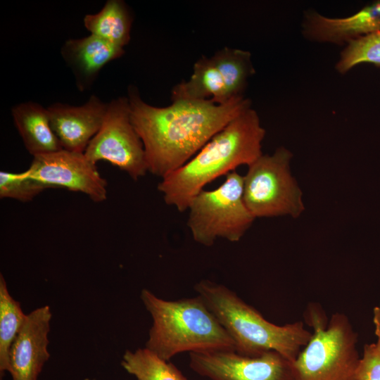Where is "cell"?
<instances>
[{
	"label": "cell",
	"instance_id": "obj_22",
	"mask_svg": "<svg viewBox=\"0 0 380 380\" xmlns=\"http://www.w3.org/2000/svg\"><path fill=\"white\" fill-rule=\"evenodd\" d=\"M51 188L32 177L27 170L23 172H0V197L22 202L32 201L45 189Z\"/></svg>",
	"mask_w": 380,
	"mask_h": 380
},
{
	"label": "cell",
	"instance_id": "obj_7",
	"mask_svg": "<svg viewBox=\"0 0 380 380\" xmlns=\"http://www.w3.org/2000/svg\"><path fill=\"white\" fill-rule=\"evenodd\" d=\"M357 343L348 317L334 313L326 328L313 330L293 362L296 380H355L360 360Z\"/></svg>",
	"mask_w": 380,
	"mask_h": 380
},
{
	"label": "cell",
	"instance_id": "obj_14",
	"mask_svg": "<svg viewBox=\"0 0 380 380\" xmlns=\"http://www.w3.org/2000/svg\"><path fill=\"white\" fill-rule=\"evenodd\" d=\"M61 53L72 70L77 88L84 91L92 86L101 70L109 62L121 57L125 50L90 34L66 40Z\"/></svg>",
	"mask_w": 380,
	"mask_h": 380
},
{
	"label": "cell",
	"instance_id": "obj_9",
	"mask_svg": "<svg viewBox=\"0 0 380 380\" xmlns=\"http://www.w3.org/2000/svg\"><path fill=\"white\" fill-rule=\"evenodd\" d=\"M189 367L210 380H296L293 362L274 350L255 357L234 350L193 352Z\"/></svg>",
	"mask_w": 380,
	"mask_h": 380
},
{
	"label": "cell",
	"instance_id": "obj_15",
	"mask_svg": "<svg viewBox=\"0 0 380 380\" xmlns=\"http://www.w3.org/2000/svg\"><path fill=\"white\" fill-rule=\"evenodd\" d=\"M13 123L27 151L34 157L63 149L50 122L47 108L34 101L13 106Z\"/></svg>",
	"mask_w": 380,
	"mask_h": 380
},
{
	"label": "cell",
	"instance_id": "obj_19",
	"mask_svg": "<svg viewBox=\"0 0 380 380\" xmlns=\"http://www.w3.org/2000/svg\"><path fill=\"white\" fill-rule=\"evenodd\" d=\"M121 365L137 380H187L172 363L165 360L146 348L126 350Z\"/></svg>",
	"mask_w": 380,
	"mask_h": 380
},
{
	"label": "cell",
	"instance_id": "obj_20",
	"mask_svg": "<svg viewBox=\"0 0 380 380\" xmlns=\"http://www.w3.org/2000/svg\"><path fill=\"white\" fill-rule=\"evenodd\" d=\"M20 303L10 294L6 280L0 274V376L8 369L9 352L25 319Z\"/></svg>",
	"mask_w": 380,
	"mask_h": 380
},
{
	"label": "cell",
	"instance_id": "obj_5",
	"mask_svg": "<svg viewBox=\"0 0 380 380\" xmlns=\"http://www.w3.org/2000/svg\"><path fill=\"white\" fill-rule=\"evenodd\" d=\"M243 176L236 171L212 191L203 189L191 201L187 220L194 240L213 245L217 238L240 241L255 219L243 200Z\"/></svg>",
	"mask_w": 380,
	"mask_h": 380
},
{
	"label": "cell",
	"instance_id": "obj_1",
	"mask_svg": "<svg viewBox=\"0 0 380 380\" xmlns=\"http://www.w3.org/2000/svg\"><path fill=\"white\" fill-rule=\"evenodd\" d=\"M127 98L133 126L140 137L148 172L163 178L182 167L230 121L251 108L243 96L224 104L178 100L166 107L145 102L134 86Z\"/></svg>",
	"mask_w": 380,
	"mask_h": 380
},
{
	"label": "cell",
	"instance_id": "obj_11",
	"mask_svg": "<svg viewBox=\"0 0 380 380\" xmlns=\"http://www.w3.org/2000/svg\"><path fill=\"white\" fill-rule=\"evenodd\" d=\"M51 317L49 305L26 315L9 352L8 372L12 380H38L50 357L48 336Z\"/></svg>",
	"mask_w": 380,
	"mask_h": 380
},
{
	"label": "cell",
	"instance_id": "obj_3",
	"mask_svg": "<svg viewBox=\"0 0 380 380\" xmlns=\"http://www.w3.org/2000/svg\"><path fill=\"white\" fill-rule=\"evenodd\" d=\"M141 300L153 319L145 348L169 361L182 352L234 350L235 344L202 298L165 300L143 289Z\"/></svg>",
	"mask_w": 380,
	"mask_h": 380
},
{
	"label": "cell",
	"instance_id": "obj_17",
	"mask_svg": "<svg viewBox=\"0 0 380 380\" xmlns=\"http://www.w3.org/2000/svg\"><path fill=\"white\" fill-rule=\"evenodd\" d=\"M132 22V15L122 0H108L99 12L87 14L83 19L90 34L122 48L130 40Z\"/></svg>",
	"mask_w": 380,
	"mask_h": 380
},
{
	"label": "cell",
	"instance_id": "obj_13",
	"mask_svg": "<svg viewBox=\"0 0 380 380\" xmlns=\"http://www.w3.org/2000/svg\"><path fill=\"white\" fill-rule=\"evenodd\" d=\"M377 31H380V1L344 18H329L308 9L301 23V33L307 40L339 46Z\"/></svg>",
	"mask_w": 380,
	"mask_h": 380
},
{
	"label": "cell",
	"instance_id": "obj_12",
	"mask_svg": "<svg viewBox=\"0 0 380 380\" xmlns=\"http://www.w3.org/2000/svg\"><path fill=\"white\" fill-rule=\"evenodd\" d=\"M108 103L92 94L81 106L54 103L48 108L51 127L63 149L84 153L100 129Z\"/></svg>",
	"mask_w": 380,
	"mask_h": 380
},
{
	"label": "cell",
	"instance_id": "obj_4",
	"mask_svg": "<svg viewBox=\"0 0 380 380\" xmlns=\"http://www.w3.org/2000/svg\"><path fill=\"white\" fill-rule=\"evenodd\" d=\"M194 289L234 342L239 354L255 357L274 350L294 362L312 333L301 321L271 323L224 285L205 279Z\"/></svg>",
	"mask_w": 380,
	"mask_h": 380
},
{
	"label": "cell",
	"instance_id": "obj_23",
	"mask_svg": "<svg viewBox=\"0 0 380 380\" xmlns=\"http://www.w3.org/2000/svg\"><path fill=\"white\" fill-rule=\"evenodd\" d=\"M355 380H380V351L375 343L364 346Z\"/></svg>",
	"mask_w": 380,
	"mask_h": 380
},
{
	"label": "cell",
	"instance_id": "obj_21",
	"mask_svg": "<svg viewBox=\"0 0 380 380\" xmlns=\"http://www.w3.org/2000/svg\"><path fill=\"white\" fill-rule=\"evenodd\" d=\"M362 63L380 67V31L360 37L346 44L340 53L335 69L344 75Z\"/></svg>",
	"mask_w": 380,
	"mask_h": 380
},
{
	"label": "cell",
	"instance_id": "obj_2",
	"mask_svg": "<svg viewBox=\"0 0 380 380\" xmlns=\"http://www.w3.org/2000/svg\"><path fill=\"white\" fill-rule=\"evenodd\" d=\"M265 136L254 109L241 113L187 163L162 178L158 189L165 203L179 212L188 210L191 199L208 183L261 156Z\"/></svg>",
	"mask_w": 380,
	"mask_h": 380
},
{
	"label": "cell",
	"instance_id": "obj_18",
	"mask_svg": "<svg viewBox=\"0 0 380 380\" xmlns=\"http://www.w3.org/2000/svg\"><path fill=\"white\" fill-rule=\"evenodd\" d=\"M212 58L222 77L228 99L243 96L248 80L255 73L251 53L239 49L224 47Z\"/></svg>",
	"mask_w": 380,
	"mask_h": 380
},
{
	"label": "cell",
	"instance_id": "obj_6",
	"mask_svg": "<svg viewBox=\"0 0 380 380\" xmlns=\"http://www.w3.org/2000/svg\"><path fill=\"white\" fill-rule=\"evenodd\" d=\"M291 152L285 147L262 155L243 176V200L255 218L289 215L304 211L302 192L290 170Z\"/></svg>",
	"mask_w": 380,
	"mask_h": 380
},
{
	"label": "cell",
	"instance_id": "obj_10",
	"mask_svg": "<svg viewBox=\"0 0 380 380\" xmlns=\"http://www.w3.org/2000/svg\"><path fill=\"white\" fill-rule=\"evenodd\" d=\"M28 174L51 188H65L88 196L94 202L107 197V182L84 153L61 149L33 157Z\"/></svg>",
	"mask_w": 380,
	"mask_h": 380
},
{
	"label": "cell",
	"instance_id": "obj_24",
	"mask_svg": "<svg viewBox=\"0 0 380 380\" xmlns=\"http://www.w3.org/2000/svg\"><path fill=\"white\" fill-rule=\"evenodd\" d=\"M305 319L313 330L324 329L329 324L324 312L320 305L315 303L308 305L305 312Z\"/></svg>",
	"mask_w": 380,
	"mask_h": 380
},
{
	"label": "cell",
	"instance_id": "obj_25",
	"mask_svg": "<svg viewBox=\"0 0 380 380\" xmlns=\"http://www.w3.org/2000/svg\"><path fill=\"white\" fill-rule=\"evenodd\" d=\"M373 323L374 325V333L377 338L375 343L377 348L380 351V302L373 310Z\"/></svg>",
	"mask_w": 380,
	"mask_h": 380
},
{
	"label": "cell",
	"instance_id": "obj_8",
	"mask_svg": "<svg viewBox=\"0 0 380 380\" xmlns=\"http://www.w3.org/2000/svg\"><path fill=\"white\" fill-rule=\"evenodd\" d=\"M84 153L93 163L108 161L134 180L148 172L144 144L132 122L127 96L108 103L103 124Z\"/></svg>",
	"mask_w": 380,
	"mask_h": 380
},
{
	"label": "cell",
	"instance_id": "obj_16",
	"mask_svg": "<svg viewBox=\"0 0 380 380\" xmlns=\"http://www.w3.org/2000/svg\"><path fill=\"white\" fill-rule=\"evenodd\" d=\"M210 100L216 104H224L229 100L222 77L212 57L203 56L194 65L188 80L175 85L171 92L172 101Z\"/></svg>",
	"mask_w": 380,
	"mask_h": 380
}]
</instances>
